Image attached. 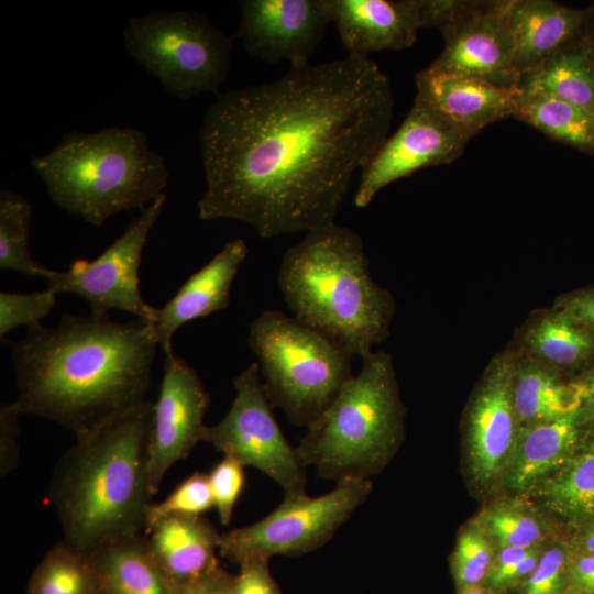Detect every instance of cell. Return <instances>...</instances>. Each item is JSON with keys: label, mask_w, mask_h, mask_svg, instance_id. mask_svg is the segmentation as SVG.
I'll return each instance as SVG.
<instances>
[{"label": "cell", "mask_w": 594, "mask_h": 594, "mask_svg": "<svg viewBox=\"0 0 594 594\" xmlns=\"http://www.w3.org/2000/svg\"><path fill=\"white\" fill-rule=\"evenodd\" d=\"M372 491L371 480L339 481L323 495L285 496L262 519L220 535L219 554L238 565L249 559L299 557L324 546Z\"/></svg>", "instance_id": "9c48e42d"}, {"label": "cell", "mask_w": 594, "mask_h": 594, "mask_svg": "<svg viewBox=\"0 0 594 594\" xmlns=\"http://www.w3.org/2000/svg\"><path fill=\"white\" fill-rule=\"evenodd\" d=\"M498 10L512 34L515 65L521 77L575 41L588 16V9L550 0H498Z\"/></svg>", "instance_id": "ffe728a7"}, {"label": "cell", "mask_w": 594, "mask_h": 594, "mask_svg": "<svg viewBox=\"0 0 594 594\" xmlns=\"http://www.w3.org/2000/svg\"><path fill=\"white\" fill-rule=\"evenodd\" d=\"M248 343L268 402L297 427L308 429L353 376L351 352L280 310L253 320Z\"/></svg>", "instance_id": "52a82bcc"}, {"label": "cell", "mask_w": 594, "mask_h": 594, "mask_svg": "<svg viewBox=\"0 0 594 594\" xmlns=\"http://www.w3.org/2000/svg\"><path fill=\"white\" fill-rule=\"evenodd\" d=\"M524 345L528 356L561 373L594 355V332L556 308L528 327Z\"/></svg>", "instance_id": "4316f807"}, {"label": "cell", "mask_w": 594, "mask_h": 594, "mask_svg": "<svg viewBox=\"0 0 594 594\" xmlns=\"http://www.w3.org/2000/svg\"><path fill=\"white\" fill-rule=\"evenodd\" d=\"M165 201L163 193L98 257L75 260L66 271H56L46 288L55 294L72 293L82 297L94 314L120 309L153 323L157 308L146 304L141 295L139 270L148 233Z\"/></svg>", "instance_id": "7c38bea8"}, {"label": "cell", "mask_w": 594, "mask_h": 594, "mask_svg": "<svg viewBox=\"0 0 594 594\" xmlns=\"http://www.w3.org/2000/svg\"><path fill=\"white\" fill-rule=\"evenodd\" d=\"M580 397V414L585 425H594V367L574 381Z\"/></svg>", "instance_id": "7bdbcfd3"}, {"label": "cell", "mask_w": 594, "mask_h": 594, "mask_svg": "<svg viewBox=\"0 0 594 594\" xmlns=\"http://www.w3.org/2000/svg\"><path fill=\"white\" fill-rule=\"evenodd\" d=\"M585 428L580 410L519 428L497 496L528 497L569 458Z\"/></svg>", "instance_id": "44dd1931"}, {"label": "cell", "mask_w": 594, "mask_h": 594, "mask_svg": "<svg viewBox=\"0 0 594 594\" xmlns=\"http://www.w3.org/2000/svg\"><path fill=\"white\" fill-rule=\"evenodd\" d=\"M22 415L16 402L0 406V475L8 476L19 463L20 433L19 416Z\"/></svg>", "instance_id": "f35d334b"}, {"label": "cell", "mask_w": 594, "mask_h": 594, "mask_svg": "<svg viewBox=\"0 0 594 594\" xmlns=\"http://www.w3.org/2000/svg\"><path fill=\"white\" fill-rule=\"evenodd\" d=\"M233 574L221 565L188 584L177 586L176 594H232Z\"/></svg>", "instance_id": "60d3db41"}, {"label": "cell", "mask_w": 594, "mask_h": 594, "mask_svg": "<svg viewBox=\"0 0 594 594\" xmlns=\"http://www.w3.org/2000/svg\"><path fill=\"white\" fill-rule=\"evenodd\" d=\"M565 535L571 549L594 553V524Z\"/></svg>", "instance_id": "ee69618b"}, {"label": "cell", "mask_w": 594, "mask_h": 594, "mask_svg": "<svg viewBox=\"0 0 594 594\" xmlns=\"http://www.w3.org/2000/svg\"><path fill=\"white\" fill-rule=\"evenodd\" d=\"M393 114L386 74L349 54L218 94L199 130V218L239 220L264 239L334 223Z\"/></svg>", "instance_id": "6da1fadb"}, {"label": "cell", "mask_w": 594, "mask_h": 594, "mask_svg": "<svg viewBox=\"0 0 594 594\" xmlns=\"http://www.w3.org/2000/svg\"><path fill=\"white\" fill-rule=\"evenodd\" d=\"M31 166L55 205L95 227L118 212L145 209L169 177L146 133L132 127L67 133Z\"/></svg>", "instance_id": "5b68a950"}, {"label": "cell", "mask_w": 594, "mask_h": 594, "mask_svg": "<svg viewBox=\"0 0 594 594\" xmlns=\"http://www.w3.org/2000/svg\"><path fill=\"white\" fill-rule=\"evenodd\" d=\"M439 31L444 46L429 68L482 78L501 87L519 86L514 41L498 1H459Z\"/></svg>", "instance_id": "5bb4252c"}, {"label": "cell", "mask_w": 594, "mask_h": 594, "mask_svg": "<svg viewBox=\"0 0 594 594\" xmlns=\"http://www.w3.org/2000/svg\"><path fill=\"white\" fill-rule=\"evenodd\" d=\"M546 544L497 550L484 586L495 594L509 592L534 570Z\"/></svg>", "instance_id": "d590c367"}, {"label": "cell", "mask_w": 594, "mask_h": 594, "mask_svg": "<svg viewBox=\"0 0 594 594\" xmlns=\"http://www.w3.org/2000/svg\"><path fill=\"white\" fill-rule=\"evenodd\" d=\"M569 587L581 594H594V553L571 549Z\"/></svg>", "instance_id": "ab89813d"}, {"label": "cell", "mask_w": 594, "mask_h": 594, "mask_svg": "<svg viewBox=\"0 0 594 594\" xmlns=\"http://www.w3.org/2000/svg\"><path fill=\"white\" fill-rule=\"evenodd\" d=\"M212 507L215 505L208 474L195 472L180 482L165 499L150 505L144 530L147 534L153 526L169 517L201 516Z\"/></svg>", "instance_id": "d6a6232c"}, {"label": "cell", "mask_w": 594, "mask_h": 594, "mask_svg": "<svg viewBox=\"0 0 594 594\" xmlns=\"http://www.w3.org/2000/svg\"><path fill=\"white\" fill-rule=\"evenodd\" d=\"M469 140L453 121L416 96L399 128L361 170L354 206L367 207L384 187L419 169L453 162Z\"/></svg>", "instance_id": "4fadbf2b"}, {"label": "cell", "mask_w": 594, "mask_h": 594, "mask_svg": "<svg viewBox=\"0 0 594 594\" xmlns=\"http://www.w3.org/2000/svg\"><path fill=\"white\" fill-rule=\"evenodd\" d=\"M25 594H98L89 557L58 541L34 569Z\"/></svg>", "instance_id": "f546056e"}, {"label": "cell", "mask_w": 594, "mask_h": 594, "mask_svg": "<svg viewBox=\"0 0 594 594\" xmlns=\"http://www.w3.org/2000/svg\"><path fill=\"white\" fill-rule=\"evenodd\" d=\"M518 88L520 97L515 119L553 140L594 154V114L539 89Z\"/></svg>", "instance_id": "83f0119b"}, {"label": "cell", "mask_w": 594, "mask_h": 594, "mask_svg": "<svg viewBox=\"0 0 594 594\" xmlns=\"http://www.w3.org/2000/svg\"><path fill=\"white\" fill-rule=\"evenodd\" d=\"M244 465L226 457L208 473L213 505L220 522L228 525L245 485Z\"/></svg>", "instance_id": "8d00e7d4"}, {"label": "cell", "mask_w": 594, "mask_h": 594, "mask_svg": "<svg viewBox=\"0 0 594 594\" xmlns=\"http://www.w3.org/2000/svg\"><path fill=\"white\" fill-rule=\"evenodd\" d=\"M578 41L594 61V9L592 7L588 8V16Z\"/></svg>", "instance_id": "f6af8a7d"}, {"label": "cell", "mask_w": 594, "mask_h": 594, "mask_svg": "<svg viewBox=\"0 0 594 594\" xmlns=\"http://www.w3.org/2000/svg\"><path fill=\"white\" fill-rule=\"evenodd\" d=\"M455 594H495L486 588L484 585L464 587L455 590Z\"/></svg>", "instance_id": "bcb514c9"}, {"label": "cell", "mask_w": 594, "mask_h": 594, "mask_svg": "<svg viewBox=\"0 0 594 594\" xmlns=\"http://www.w3.org/2000/svg\"><path fill=\"white\" fill-rule=\"evenodd\" d=\"M571 547L566 535L549 541L528 576L506 594H560L569 588Z\"/></svg>", "instance_id": "836d02e7"}, {"label": "cell", "mask_w": 594, "mask_h": 594, "mask_svg": "<svg viewBox=\"0 0 594 594\" xmlns=\"http://www.w3.org/2000/svg\"><path fill=\"white\" fill-rule=\"evenodd\" d=\"M392 356L372 351L329 408L307 429L296 450L320 479L371 480L395 457L405 435Z\"/></svg>", "instance_id": "8992f818"}, {"label": "cell", "mask_w": 594, "mask_h": 594, "mask_svg": "<svg viewBox=\"0 0 594 594\" xmlns=\"http://www.w3.org/2000/svg\"><path fill=\"white\" fill-rule=\"evenodd\" d=\"M592 8L594 9V6Z\"/></svg>", "instance_id": "c3c4849f"}, {"label": "cell", "mask_w": 594, "mask_h": 594, "mask_svg": "<svg viewBox=\"0 0 594 594\" xmlns=\"http://www.w3.org/2000/svg\"><path fill=\"white\" fill-rule=\"evenodd\" d=\"M158 342L152 323L65 314L11 343L23 414L86 436L143 404Z\"/></svg>", "instance_id": "7a4b0ae2"}, {"label": "cell", "mask_w": 594, "mask_h": 594, "mask_svg": "<svg viewBox=\"0 0 594 594\" xmlns=\"http://www.w3.org/2000/svg\"><path fill=\"white\" fill-rule=\"evenodd\" d=\"M331 22L349 55L411 47L425 29L424 0H328Z\"/></svg>", "instance_id": "e0dca14e"}, {"label": "cell", "mask_w": 594, "mask_h": 594, "mask_svg": "<svg viewBox=\"0 0 594 594\" xmlns=\"http://www.w3.org/2000/svg\"><path fill=\"white\" fill-rule=\"evenodd\" d=\"M268 561L254 558L241 562L239 572L233 574L232 594H283Z\"/></svg>", "instance_id": "74e56055"}, {"label": "cell", "mask_w": 594, "mask_h": 594, "mask_svg": "<svg viewBox=\"0 0 594 594\" xmlns=\"http://www.w3.org/2000/svg\"><path fill=\"white\" fill-rule=\"evenodd\" d=\"M496 550L534 548L564 535L560 527L530 498L495 496L474 517Z\"/></svg>", "instance_id": "484cf974"}, {"label": "cell", "mask_w": 594, "mask_h": 594, "mask_svg": "<svg viewBox=\"0 0 594 594\" xmlns=\"http://www.w3.org/2000/svg\"><path fill=\"white\" fill-rule=\"evenodd\" d=\"M220 535L202 516H175L157 522L145 537L158 565L180 586L220 565Z\"/></svg>", "instance_id": "603a6c76"}, {"label": "cell", "mask_w": 594, "mask_h": 594, "mask_svg": "<svg viewBox=\"0 0 594 594\" xmlns=\"http://www.w3.org/2000/svg\"><path fill=\"white\" fill-rule=\"evenodd\" d=\"M56 295L46 288L32 293H0V338L20 326L41 323L56 305Z\"/></svg>", "instance_id": "e575fe53"}, {"label": "cell", "mask_w": 594, "mask_h": 594, "mask_svg": "<svg viewBox=\"0 0 594 594\" xmlns=\"http://www.w3.org/2000/svg\"><path fill=\"white\" fill-rule=\"evenodd\" d=\"M515 360L513 351L492 360L464 415V475L484 501L498 495L519 430L513 399Z\"/></svg>", "instance_id": "8fae6325"}, {"label": "cell", "mask_w": 594, "mask_h": 594, "mask_svg": "<svg viewBox=\"0 0 594 594\" xmlns=\"http://www.w3.org/2000/svg\"><path fill=\"white\" fill-rule=\"evenodd\" d=\"M248 253L244 240L227 242L206 265L187 278L162 308H157L152 324L165 355L173 353L172 339L182 326L229 306L232 283Z\"/></svg>", "instance_id": "d6986e66"}, {"label": "cell", "mask_w": 594, "mask_h": 594, "mask_svg": "<svg viewBox=\"0 0 594 594\" xmlns=\"http://www.w3.org/2000/svg\"><path fill=\"white\" fill-rule=\"evenodd\" d=\"M232 383L231 407L217 425L207 426L204 441L271 477L285 496L306 494L307 466L274 417L258 364L251 363Z\"/></svg>", "instance_id": "30bf717a"}, {"label": "cell", "mask_w": 594, "mask_h": 594, "mask_svg": "<svg viewBox=\"0 0 594 594\" xmlns=\"http://www.w3.org/2000/svg\"><path fill=\"white\" fill-rule=\"evenodd\" d=\"M564 534L594 524V425L569 458L528 496Z\"/></svg>", "instance_id": "7402d4cb"}, {"label": "cell", "mask_w": 594, "mask_h": 594, "mask_svg": "<svg viewBox=\"0 0 594 594\" xmlns=\"http://www.w3.org/2000/svg\"><path fill=\"white\" fill-rule=\"evenodd\" d=\"M518 87H530L594 114V61L578 38L554 52Z\"/></svg>", "instance_id": "f1b7e54d"}, {"label": "cell", "mask_w": 594, "mask_h": 594, "mask_svg": "<svg viewBox=\"0 0 594 594\" xmlns=\"http://www.w3.org/2000/svg\"><path fill=\"white\" fill-rule=\"evenodd\" d=\"M496 548L474 518L459 531L450 556L455 590L484 585L494 563Z\"/></svg>", "instance_id": "1f68e13d"}, {"label": "cell", "mask_w": 594, "mask_h": 594, "mask_svg": "<svg viewBox=\"0 0 594 594\" xmlns=\"http://www.w3.org/2000/svg\"><path fill=\"white\" fill-rule=\"evenodd\" d=\"M557 309L562 310L594 332V289L579 292L563 298L557 305Z\"/></svg>", "instance_id": "b9f144b4"}, {"label": "cell", "mask_w": 594, "mask_h": 594, "mask_svg": "<svg viewBox=\"0 0 594 594\" xmlns=\"http://www.w3.org/2000/svg\"><path fill=\"white\" fill-rule=\"evenodd\" d=\"M560 594H581V593H579V592H576V591L569 587V588H566L565 591H563Z\"/></svg>", "instance_id": "7dc6e473"}, {"label": "cell", "mask_w": 594, "mask_h": 594, "mask_svg": "<svg viewBox=\"0 0 594 594\" xmlns=\"http://www.w3.org/2000/svg\"><path fill=\"white\" fill-rule=\"evenodd\" d=\"M31 205L18 193L0 191V268L51 279L56 271L41 265L31 254Z\"/></svg>", "instance_id": "4dcf8cb0"}, {"label": "cell", "mask_w": 594, "mask_h": 594, "mask_svg": "<svg viewBox=\"0 0 594 594\" xmlns=\"http://www.w3.org/2000/svg\"><path fill=\"white\" fill-rule=\"evenodd\" d=\"M234 38L195 11L134 15L123 30L130 56L184 100L218 94L230 70Z\"/></svg>", "instance_id": "ba28073f"}, {"label": "cell", "mask_w": 594, "mask_h": 594, "mask_svg": "<svg viewBox=\"0 0 594 594\" xmlns=\"http://www.w3.org/2000/svg\"><path fill=\"white\" fill-rule=\"evenodd\" d=\"M513 399L519 428L552 421L580 409L576 385L530 356L516 354Z\"/></svg>", "instance_id": "d4e9b609"}, {"label": "cell", "mask_w": 594, "mask_h": 594, "mask_svg": "<svg viewBox=\"0 0 594 594\" xmlns=\"http://www.w3.org/2000/svg\"><path fill=\"white\" fill-rule=\"evenodd\" d=\"M153 403L145 400L99 429L76 438L58 461L48 497L63 541L88 554L144 529L153 497L148 439Z\"/></svg>", "instance_id": "3957f363"}, {"label": "cell", "mask_w": 594, "mask_h": 594, "mask_svg": "<svg viewBox=\"0 0 594 594\" xmlns=\"http://www.w3.org/2000/svg\"><path fill=\"white\" fill-rule=\"evenodd\" d=\"M87 556L96 573L98 594H176L177 586L141 534L106 542Z\"/></svg>", "instance_id": "cb8c5ba5"}, {"label": "cell", "mask_w": 594, "mask_h": 594, "mask_svg": "<svg viewBox=\"0 0 594 594\" xmlns=\"http://www.w3.org/2000/svg\"><path fill=\"white\" fill-rule=\"evenodd\" d=\"M235 38L246 53L268 63L308 64L331 14L328 0H243Z\"/></svg>", "instance_id": "2e32d148"}, {"label": "cell", "mask_w": 594, "mask_h": 594, "mask_svg": "<svg viewBox=\"0 0 594 594\" xmlns=\"http://www.w3.org/2000/svg\"><path fill=\"white\" fill-rule=\"evenodd\" d=\"M277 283L293 316L363 358L385 340L394 316L391 294L370 273L359 233L331 223L289 248Z\"/></svg>", "instance_id": "277c9868"}, {"label": "cell", "mask_w": 594, "mask_h": 594, "mask_svg": "<svg viewBox=\"0 0 594 594\" xmlns=\"http://www.w3.org/2000/svg\"><path fill=\"white\" fill-rule=\"evenodd\" d=\"M417 97L453 121L470 139L488 124L515 118L520 89L501 87L485 79L433 70L415 76Z\"/></svg>", "instance_id": "ac0fdd59"}, {"label": "cell", "mask_w": 594, "mask_h": 594, "mask_svg": "<svg viewBox=\"0 0 594 594\" xmlns=\"http://www.w3.org/2000/svg\"><path fill=\"white\" fill-rule=\"evenodd\" d=\"M209 404L210 396L197 372L183 358L166 354L157 400L153 403L148 439L153 496L167 471L204 441L207 428L204 417Z\"/></svg>", "instance_id": "9a60e30c"}]
</instances>
